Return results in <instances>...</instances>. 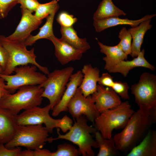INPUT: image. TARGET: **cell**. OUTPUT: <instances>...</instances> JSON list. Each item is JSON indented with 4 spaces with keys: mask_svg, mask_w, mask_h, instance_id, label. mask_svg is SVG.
<instances>
[{
    "mask_svg": "<svg viewBox=\"0 0 156 156\" xmlns=\"http://www.w3.org/2000/svg\"><path fill=\"white\" fill-rule=\"evenodd\" d=\"M156 121L139 109L135 112L122 130L113 137L117 148L122 152L130 151L142 140Z\"/></svg>",
    "mask_w": 156,
    "mask_h": 156,
    "instance_id": "obj_1",
    "label": "cell"
},
{
    "mask_svg": "<svg viewBox=\"0 0 156 156\" xmlns=\"http://www.w3.org/2000/svg\"><path fill=\"white\" fill-rule=\"evenodd\" d=\"M88 119L84 115L76 119V121L66 133L61 134L60 129H57V137L53 138L51 137L50 142L59 139L68 140L77 145L80 155L83 156H94L95 153L92 148H98L95 140L93 138L92 134H95L97 131L96 128L87 123Z\"/></svg>",
    "mask_w": 156,
    "mask_h": 156,
    "instance_id": "obj_2",
    "label": "cell"
},
{
    "mask_svg": "<svg viewBox=\"0 0 156 156\" xmlns=\"http://www.w3.org/2000/svg\"><path fill=\"white\" fill-rule=\"evenodd\" d=\"M51 109L49 104L40 107L35 106L14 115L16 123L19 125H35L44 124L49 133H52L55 128L60 129L63 132H67L73 125L72 120L67 115L61 119L53 118L49 115Z\"/></svg>",
    "mask_w": 156,
    "mask_h": 156,
    "instance_id": "obj_3",
    "label": "cell"
},
{
    "mask_svg": "<svg viewBox=\"0 0 156 156\" xmlns=\"http://www.w3.org/2000/svg\"><path fill=\"white\" fill-rule=\"evenodd\" d=\"M0 42L6 50L8 56L3 74L11 75L14 72L16 67L29 64L36 66L45 74L50 73L47 67L40 65L36 62L34 48L27 50L24 43L10 40L3 35H0Z\"/></svg>",
    "mask_w": 156,
    "mask_h": 156,
    "instance_id": "obj_4",
    "label": "cell"
},
{
    "mask_svg": "<svg viewBox=\"0 0 156 156\" xmlns=\"http://www.w3.org/2000/svg\"><path fill=\"white\" fill-rule=\"evenodd\" d=\"M43 90L39 85L21 87L16 92L3 96L0 100V107L16 115L22 110L40 106L43 100L41 94Z\"/></svg>",
    "mask_w": 156,
    "mask_h": 156,
    "instance_id": "obj_5",
    "label": "cell"
},
{
    "mask_svg": "<svg viewBox=\"0 0 156 156\" xmlns=\"http://www.w3.org/2000/svg\"><path fill=\"white\" fill-rule=\"evenodd\" d=\"M139 110L156 120V75L143 73L138 82L131 86Z\"/></svg>",
    "mask_w": 156,
    "mask_h": 156,
    "instance_id": "obj_6",
    "label": "cell"
},
{
    "mask_svg": "<svg viewBox=\"0 0 156 156\" xmlns=\"http://www.w3.org/2000/svg\"><path fill=\"white\" fill-rule=\"evenodd\" d=\"M135 111L128 101L100 113L94 121L95 127L103 137L110 139L114 129H123Z\"/></svg>",
    "mask_w": 156,
    "mask_h": 156,
    "instance_id": "obj_7",
    "label": "cell"
},
{
    "mask_svg": "<svg viewBox=\"0 0 156 156\" xmlns=\"http://www.w3.org/2000/svg\"><path fill=\"white\" fill-rule=\"evenodd\" d=\"M49 133L46 128L42 125H17L13 138L5 146L9 149L18 146H23L32 150L42 148L47 142H49Z\"/></svg>",
    "mask_w": 156,
    "mask_h": 156,
    "instance_id": "obj_8",
    "label": "cell"
},
{
    "mask_svg": "<svg viewBox=\"0 0 156 156\" xmlns=\"http://www.w3.org/2000/svg\"><path fill=\"white\" fill-rule=\"evenodd\" d=\"M74 70L71 66L55 69L49 73L46 80L39 85L44 88L41 96L49 100L51 109L60 101Z\"/></svg>",
    "mask_w": 156,
    "mask_h": 156,
    "instance_id": "obj_9",
    "label": "cell"
},
{
    "mask_svg": "<svg viewBox=\"0 0 156 156\" xmlns=\"http://www.w3.org/2000/svg\"><path fill=\"white\" fill-rule=\"evenodd\" d=\"M37 68L33 65L20 66L14 68L15 74H2L0 76L6 82V89L12 94L21 87L40 85L46 80L47 77L44 74L37 72Z\"/></svg>",
    "mask_w": 156,
    "mask_h": 156,
    "instance_id": "obj_10",
    "label": "cell"
},
{
    "mask_svg": "<svg viewBox=\"0 0 156 156\" xmlns=\"http://www.w3.org/2000/svg\"><path fill=\"white\" fill-rule=\"evenodd\" d=\"M68 111L76 119L84 115L93 123L100 114L95 106L91 95L85 97L79 88L68 104Z\"/></svg>",
    "mask_w": 156,
    "mask_h": 156,
    "instance_id": "obj_11",
    "label": "cell"
},
{
    "mask_svg": "<svg viewBox=\"0 0 156 156\" xmlns=\"http://www.w3.org/2000/svg\"><path fill=\"white\" fill-rule=\"evenodd\" d=\"M21 20L14 32L6 37L10 40L24 43L31 35V33L36 29L42 23V20L37 19L34 14L27 10L21 9Z\"/></svg>",
    "mask_w": 156,
    "mask_h": 156,
    "instance_id": "obj_12",
    "label": "cell"
},
{
    "mask_svg": "<svg viewBox=\"0 0 156 156\" xmlns=\"http://www.w3.org/2000/svg\"><path fill=\"white\" fill-rule=\"evenodd\" d=\"M91 96L95 106L100 113L116 107L121 103L119 95L111 88L99 84Z\"/></svg>",
    "mask_w": 156,
    "mask_h": 156,
    "instance_id": "obj_13",
    "label": "cell"
},
{
    "mask_svg": "<svg viewBox=\"0 0 156 156\" xmlns=\"http://www.w3.org/2000/svg\"><path fill=\"white\" fill-rule=\"evenodd\" d=\"M48 39L53 44L55 55L62 65H64L81 58L83 53L82 51L75 48L61 38H58L54 35Z\"/></svg>",
    "mask_w": 156,
    "mask_h": 156,
    "instance_id": "obj_14",
    "label": "cell"
},
{
    "mask_svg": "<svg viewBox=\"0 0 156 156\" xmlns=\"http://www.w3.org/2000/svg\"><path fill=\"white\" fill-rule=\"evenodd\" d=\"M83 76L80 70L71 75L60 101L52 109L53 116H57L61 112L68 111V104L81 84Z\"/></svg>",
    "mask_w": 156,
    "mask_h": 156,
    "instance_id": "obj_15",
    "label": "cell"
},
{
    "mask_svg": "<svg viewBox=\"0 0 156 156\" xmlns=\"http://www.w3.org/2000/svg\"><path fill=\"white\" fill-rule=\"evenodd\" d=\"M144 53L145 50L142 49L137 57L131 60H124L119 62L108 72L110 73H120L124 77H126L130 70L137 67H143L155 70V67L145 58Z\"/></svg>",
    "mask_w": 156,
    "mask_h": 156,
    "instance_id": "obj_16",
    "label": "cell"
},
{
    "mask_svg": "<svg viewBox=\"0 0 156 156\" xmlns=\"http://www.w3.org/2000/svg\"><path fill=\"white\" fill-rule=\"evenodd\" d=\"M83 78L78 88L85 97L92 95L96 90L100 76V71L90 64H84L81 69Z\"/></svg>",
    "mask_w": 156,
    "mask_h": 156,
    "instance_id": "obj_17",
    "label": "cell"
},
{
    "mask_svg": "<svg viewBox=\"0 0 156 156\" xmlns=\"http://www.w3.org/2000/svg\"><path fill=\"white\" fill-rule=\"evenodd\" d=\"M127 156H156V131L149 130L138 145L134 146Z\"/></svg>",
    "mask_w": 156,
    "mask_h": 156,
    "instance_id": "obj_18",
    "label": "cell"
},
{
    "mask_svg": "<svg viewBox=\"0 0 156 156\" xmlns=\"http://www.w3.org/2000/svg\"><path fill=\"white\" fill-rule=\"evenodd\" d=\"M156 16V14H147L136 20H131L128 18H121L118 17H113L104 19L94 20L93 25L96 32H100L111 27L120 25H128L132 27L138 25L143 21L151 19Z\"/></svg>",
    "mask_w": 156,
    "mask_h": 156,
    "instance_id": "obj_19",
    "label": "cell"
},
{
    "mask_svg": "<svg viewBox=\"0 0 156 156\" xmlns=\"http://www.w3.org/2000/svg\"><path fill=\"white\" fill-rule=\"evenodd\" d=\"M17 124L14 115L6 109L0 107V143L5 144L12 138Z\"/></svg>",
    "mask_w": 156,
    "mask_h": 156,
    "instance_id": "obj_20",
    "label": "cell"
},
{
    "mask_svg": "<svg viewBox=\"0 0 156 156\" xmlns=\"http://www.w3.org/2000/svg\"><path fill=\"white\" fill-rule=\"evenodd\" d=\"M151 21V19L145 20L138 26L128 29L132 40L130 55L133 58L137 57L140 52L145 34L153 26L150 24Z\"/></svg>",
    "mask_w": 156,
    "mask_h": 156,
    "instance_id": "obj_21",
    "label": "cell"
},
{
    "mask_svg": "<svg viewBox=\"0 0 156 156\" xmlns=\"http://www.w3.org/2000/svg\"><path fill=\"white\" fill-rule=\"evenodd\" d=\"M97 40L100 52L106 55L103 59L105 62L104 67L105 70L108 71L119 62L127 60L128 55L117 45L113 46H108Z\"/></svg>",
    "mask_w": 156,
    "mask_h": 156,
    "instance_id": "obj_22",
    "label": "cell"
},
{
    "mask_svg": "<svg viewBox=\"0 0 156 156\" xmlns=\"http://www.w3.org/2000/svg\"><path fill=\"white\" fill-rule=\"evenodd\" d=\"M60 32L62 39L75 48L81 51L83 53L90 49V46L86 39L79 38L73 26L69 27L61 26Z\"/></svg>",
    "mask_w": 156,
    "mask_h": 156,
    "instance_id": "obj_23",
    "label": "cell"
},
{
    "mask_svg": "<svg viewBox=\"0 0 156 156\" xmlns=\"http://www.w3.org/2000/svg\"><path fill=\"white\" fill-rule=\"evenodd\" d=\"M126 15L114 5L112 0H102L93 15V19L94 20H97Z\"/></svg>",
    "mask_w": 156,
    "mask_h": 156,
    "instance_id": "obj_24",
    "label": "cell"
},
{
    "mask_svg": "<svg viewBox=\"0 0 156 156\" xmlns=\"http://www.w3.org/2000/svg\"><path fill=\"white\" fill-rule=\"evenodd\" d=\"M95 140L99 148L97 156H115L118 155L120 151L116 148L113 138L107 139L97 131L95 134Z\"/></svg>",
    "mask_w": 156,
    "mask_h": 156,
    "instance_id": "obj_25",
    "label": "cell"
},
{
    "mask_svg": "<svg viewBox=\"0 0 156 156\" xmlns=\"http://www.w3.org/2000/svg\"><path fill=\"white\" fill-rule=\"evenodd\" d=\"M55 11L49 15L46 18V21L44 25L39 28L40 31L35 36L31 35L25 41L24 43L26 46H31L40 39H48L54 35L53 30V24L55 13Z\"/></svg>",
    "mask_w": 156,
    "mask_h": 156,
    "instance_id": "obj_26",
    "label": "cell"
},
{
    "mask_svg": "<svg viewBox=\"0 0 156 156\" xmlns=\"http://www.w3.org/2000/svg\"><path fill=\"white\" fill-rule=\"evenodd\" d=\"M60 0H53L45 3H39L34 15L40 20L46 18L49 15L55 11H57L59 8L58 2Z\"/></svg>",
    "mask_w": 156,
    "mask_h": 156,
    "instance_id": "obj_27",
    "label": "cell"
},
{
    "mask_svg": "<svg viewBox=\"0 0 156 156\" xmlns=\"http://www.w3.org/2000/svg\"><path fill=\"white\" fill-rule=\"evenodd\" d=\"M118 38L120 41L117 46L127 55H130L132 38L130 32L126 27H123L120 30Z\"/></svg>",
    "mask_w": 156,
    "mask_h": 156,
    "instance_id": "obj_28",
    "label": "cell"
},
{
    "mask_svg": "<svg viewBox=\"0 0 156 156\" xmlns=\"http://www.w3.org/2000/svg\"><path fill=\"white\" fill-rule=\"evenodd\" d=\"M80 155L78 149L67 143L59 144L57 151L52 152V156H77Z\"/></svg>",
    "mask_w": 156,
    "mask_h": 156,
    "instance_id": "obj_29",
    "label": "cell"
},
{
    "mask_svg": "<svg viewBox=\"0 0 156 156\" xmlns=\"http://www.w3.org/2000/svg\"><path fill=\"white\" fill-rule=\"evenodd\" d=\"M56 20L61 26L69 27L72 26L77 21V19L73 15L63 11L58 14Z\"/></svg>",
    "mask_w": 156,
    "mask_h": 156,
    "instance_id": "obj_30",
    "label": "cell"
},
{
    "mask_svg": "<svg viewBox=\"0 0 156 156\" xmlns=\"http://www.w3.org/2000/svg\"><path fill=\"white\" fill-rule=\"evenodd\" d=\"M111 88L122 99L126 100L129 99L128 92L129 87L127 82L114 81Z\"/></svg>",
    "mask_w": 156,
    "mask_h": 156,
    "instance_id": "obj_31",
    "label": "cell"
},
{
    "mask_svg": "<svg viewBox=\"0 0 156 156\" xmlns=\"http://www.w3.org/2000/svg\"><path fill=\"white\" fill-rule=\"evenodd\" d=\"M18 2L19 0H0V19L6 17L10 11Z\"/></svg>",
    "mask_w": 156,
    "mask_h": 156,
    "instance_id": "obj_32",
    "label": "cell"
},
{
    "mask_svg": "<svg viewBox=\"0 0 156 156\" xmlns=\"http://www.w3.org/2000/svg\"><path fill=\"white\" fill-rule=\"evenodd\" d=\"M21 9L27 10L31 13L35 12L39 3L37 0H19Z\"/></svg>",
    "mask_w": 156,
    "mask_h": 156,
    "instance_id": "obj_33",
    "label": "cell"
},
{
    "mask_svg": "<svg viewBox=\"0 0 156 156\" xmlns=\"http://www.w3.org/2000/svg\"><path fill=\"white\" fill-rule=\"evenodd\" d=\"M21 151L19 146L9 149L0 143V156H19Z\"/></svg>",
    "mask_w": 156,
    "mask_h": 156,
    "instance_id": "obj_34",
    "label": "cell"
},
{
    "mask_svg": "<svg viewBox=\"0 0 156 156\" xmlns=\"http://www.w3.org/2000/svg\"><path fill=\"white\" fill-rule=\"evenodd\" d=\"M113 77L107 73H103L98 81L99 85L111 88L114 83Z\"/></svg>",
    "mask_w": 156,
    "mask_h": 156,
    "instance_id": "obj_35",
    "label": "cell"
},
{
    "mask_svg": "<svg viewBox=\"0 0 156 156\" xmlns=\"http://www.w3.org/2000/svg\"><path fill=\"white\" fill-rule=\"evenodd\" d=\"M8 57V54L6 50L0 42V64L3 71L6 65Z\"/></svg>",
    "mask_w": 156,
    "mask_h": 156,
    "instance_id": "obj_36",
    "label": "cell"
},
{
    "mask_svg": "<svg viewBox=\"0 0 156 156\" xmlns=\"http://www.w3.org/2000/svg\"><path fill=\"white\" fill-rule=\"evenodd\" d=\"M34 151V156H52V152L46 149L38 148Z\"/></svg>",
    "mask_w": 156,
    "mask_h": 156,
    "instance_id": "obj_37",
    "label": "cell"
},
{
    "mask_svg": "<svg viewBox=\"0 0 156 156\" xmlns=\"http://www.w3.org/2000/svg\"><path fill=\"white\" fill-rule=\"evenodd\" d=\"M4 80L0 76V100L5 95L10 93L5 88V83Z\"/></svg>",
    "mask_w": 156,
    "mask_h": 156,
    "instance_id": "obj_38",
    "label": "cell"
},
{
    "mask_svg": "<svg viewBox=\"0 0 156 156\" xmlns=\"http://www.w3.org/2000/svg\"><path fill=\"white\" fill-rule=\"evenodd\" d=\"M19 156H34V150L27 149L21 151Z\"/></svg>",
    "mask_w": 156,
    "mask_h": 156,
    "instance_id": "obj_39",
    "label": "cell"
},
{
    "mask_svg": "<svg viewBox=\"0 0 156 156\" xmlns=\"http://www.w3.org/2000/svg\"><path fill=\"white\" fill-rule=\"evenodd\" d=\"M3 70L0 64V75L3 74Z\"/></svg>",
    "mask_w": 156,
    "mask_h": 156,
    "instance_id": "obj_40",
    "label": "cell"
}]
</instances>
